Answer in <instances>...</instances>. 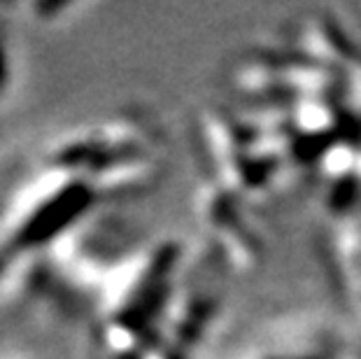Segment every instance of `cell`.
Masks as SVG:
<instances>
[{"label": "cell", "instance_id": "1", "mask_svg": "<svg viewBox=\"0 0 361 359\" xmlns=\"http://www.w3.org/2000/svg\"><path fill=\"white\" fill-rule=\"evenodd\" d=\"M12 80V59H10V30H7V19L0 12V98L5 96Z\"/></svg>", "mask_w": 361, "mask_h": 359}, {"label": "cell", "instance_id": "2", "mask_svg": "<svg viewBox=\"0 0 361 359\" xmlns=\"http://www.w3.org/2000/svg\"><path fill=\"white\" fill-rule=\"evenodd\" d=\"M78 7L80 5H75V3H35V5H30V12L42 21H56L61 19L59 17L61 12H73V10H78Z\"/></svg>", "mask_w": 361, "mask_h": 359}, {"label": "cell", "instance_id": "3", "mask_svg": "<svg viewBox=\"0 0 361 359\" xmlns=\"http://www.w3.org/2000/svg\"><path fill=\"white\" fill-rule=\"evenodd\" d=\"M14 359H21V357H14Z\"/></svg>", "mask_w": 361, "mask_h": 359}]
</instances>
